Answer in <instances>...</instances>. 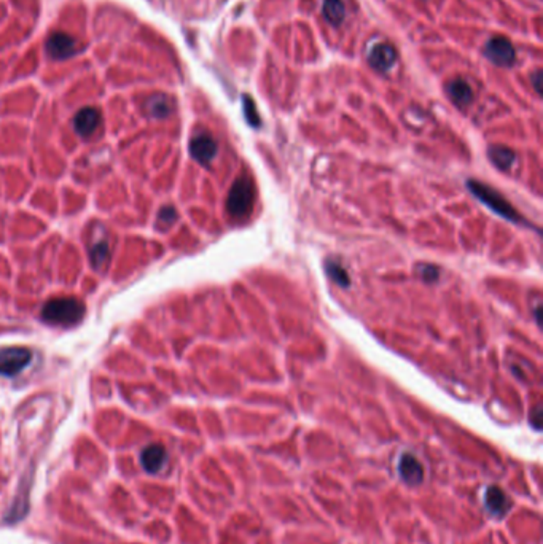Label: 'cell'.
I'll return each instance as SVG.
<instances>
[{"label":"cell","instance_id":"cell-1","mask_svg":"<svg viewBox=\"0 0 543 544\" xmlns=\"http://www.w3.org/2000/svg\"><path fill=\"white\" fill-rule=\"evenodd\" d=\"M85 315V304L77 298L50 299L42 309V319L55 326H73Z\"/></svg>","mask_w":543,"mask_h":544},{"label":"cell","instance_id":"cell-2","mask_svg":"<svg viewBox=\"0 0 543 544\" xmlns=\"http://www.w3.org/2000/svg\"><path fill=\"white\" fill-rule=\"evenodd\" d=\"M467 186L480 203L489 207V209H491L494 213H497L499 217L512 221V223H524L526 221L524 218H521V215L513 209V206L508 203L505 198H502L500 193L492 190L491 186H487L486 183L477 180H468Z\"/></svg>","mask_w":543,"mask_h":544},{"label":"cell","instance_id":"cell-3","mask_svg":"<svg viewBox=\"0 0 543 544\" xmlns=\"http://www.w3.org/2000/svg\"><path fill=\"white\" fill-rule=\"evenodd\" d=\"M255 191H253L252 181L247 177H241L234 181L226 199V209L230 215L236 218H243L252 210Z\"/></svg>","mask_w":543,"mask_h":544},{"label":"cell","instance_id":"cell-4","mask_svg":"<svg viewBox=\"0 0 543 544\" xmlns=\"http://www.w3.org/2000/svg\"><path fill=\"white\" fill-rule=\"evenodd\" d=\"M32 360V352L26 347L0 348V374L15 375L21 373Z\"/></svg>","mask_w":543,"mask_h":544},{"label":"cell","instance_id":"cell-5","mask_svg":"<svg viewBox=\"0 0 543 544\" xmlns=\"http://www.w3.org/2000/svg\"><path fill=\"white\" fill-rule=\"evenodd\" d=\"M485 55L492 64L499 67H508L515 63L516 53L510 40L505 37H494L485 46Z\"/></svg>","mask_w":543,"mask_h":544},{"label":"cell","instance_id":"cell-6","mask_svg":"<svg viewBox=\"0 0 543 544\" xmlns=\"http://www.w3.org/2000/svg\"><path fill=\"white\" fill-rule=\"evenodd\" d=\"M46 53L53 59H67L73 56L77 53V43L70 36H67L64 32H55L51 33L50 38L46 40Z\"/></svg>","mask_w":543,"mask_h":544},{"label":"cell","instance_id":"cell-7","mask_svg":"<svg viewBox=\"0 0 543 544\" xmlns=\"http://www.w3.org/2000/svg\"><path fill=\"white\" fill-rule=\"evenodd\" d=\"M217 151L218 146L216 139L211 137L209 134H198L196 137L191 139L190 153L198 163L209 164L211 161L217 156Z\"/></svg>","mask_w":543,"mask_h":544},{"label":"cell","instance_id":"cell-8","mask_svg":"<svg viewBox=\"0 0 543 544\" xmlns=\"http://www.w3.org/2000/svg\"><path fill=\"white\" fill-rule=\"evenodd\" d=\"M395 59H397V51L389 43H378L368 53V64H370L374 70L379 72H387L391 69Z\"/></svg>","mask_w":543,"mask_h":544},{"label":"cell","instance_id":"cell-9","mask_svg":"<svg viewBox=\"0 0 543 544\" xmlns=\"http://www.w3.org/2000/svg\"><path fill=\"white\" fill-rule=\"evenodd\" d=\"M399 474L406 484L416 486L424 479V466L414 455L404 454L399 460Z\"/></svg>","mask_w":543,"mask_h":544},{"label":"cell","instance_id":"cell-10","mask_svg":"<svg viewBox=\"0 0 543 544\" xmlns=\"http://www.w3.org/2000/svg\"><path fill=\"white\" fill-rule=\"evenodd\" d=\"M100 124V113L95 107H85L73 118V127L82 137H88Z\"/></svg>","mask_w":543,"mask_h":544},{"label":"cell","instance_id":"cell-11","mask_svg":"<svg viewBox=\"0 0 543 544\" xmlns=\"http://www.w3.org/2000/svg\"><path fill=\"white\" fill-rule=\"evenodd\" d=\"M485 503L489 513L495 517H504L508 511H510L512 501L508 498L504 490L499 487H489L485 494Z\"/></svg>","mask_w":543,"mask_h":544},{"label":"cell","instance_id":"cell-12","mask_svg":"<svg viewBox=\"0 0 543 544\" xmlns=\"http://www.w3.org/2000/svg\"><path fill=\"white\" fill-rule=\"evenodd\" d=\"M166 451L163 446L159 444H152V446H147L144 451H142V455H140V463H142V466L147 473H158L161 471V468L164 466L166 463Z\"/></svg>","mask_w":543,"mask_h":544},{"label":"cell","instance_id":"cell-13","mask_svg":"<svg viewBox=\"0 0 543 544\" xmlns=\"http://www.w3.org/2000/svg\"><path fill=\"white\" fill-rule=\"evenodd\" d=\"M446 91H448L449 99L459 107H465L473 100V91L470 88V85L462 78L451 80L446 86Z\"/></svg>","mask_w":543,"mask_h":544},{"label":"cell","instance_id":"cell-14","mask_svg":"<svg viewBox=\"0 0 543 544\" xmlns=\"http://www.w3.org/2000/svg\"><path fill=\"white\" fill-rule=\"evenodd\" d=\"M487 154H489V159H491V163H494V166L499 167L500 171L512 169V166L516 161L515 151L502 145H492L491 149L487 150Z\"/></svg>","mask_w":543,"mask_h":544},{"label":"cell","instance_id":"cell-15","mask_svg":"<svg viewBox=\"0 0 543 544\" xmlns=\"http://www.w3.org/2000/svg\"><path fill=\"white\" fill-rule=\"evenodd\" d=\"M172 100L164 96V94H157V96H152L149 100L145 102V110L153 118H164L169 115L172 112Z\"/></svg>","mask_w":543,"mask_h":544},{"label":"cell","instance_id":"cell-16","mask_svg":"<svg viewBox=\"0 0 543 544\" xmlns=\"http://www.w3.org/2000/svg\"><path fill=\"white\" fill-rule=\"evenodd\" d=\"M109 253L110 248L105 239L93 240V244L90 245V261L96 271L104 270L107 261H109Z\"/></svg>","mask_w":543,"mask_h":544},{"label":"cell","instance_id":"cell-17","mask_svg":"<svg viewBox=\"0 0 543 544\" xmlns=\"http://www.w3.org/2000/svg\"><path fill=\"white\" fill-rule=\"evenodd\" d=\"M322 13H324V18L332 26H339L344 21L346 6L343 0H324V4H322Z\"/></svg>","mask_w":543,"mask_h":544},{"label":"cell","instance_id":"cell-18","mask_svg":"<svg viewBox=\"0 0 543 544\" xmlns=\"http://www.w3.org/2000/svg\"><path fill=\"white\" fill-rule=\"evenodd\" d=\"M325 271H327V275L330 277L334 284L343 287V288H347L351 284V279L349 275H347L346 270L343 266H341L339 263H337V261L333 260H328L325 263Z\"/></svg>","mask_w":543,"mask_h":544},{"label":"cell","instance_id":"cell-19","mask_svg":"<svg viewBox=\"0 0 543 544\" xmlns=\"http://www.w3.org/2000/svg\"><path fill=\"white\" fill-rule=\"evenodd\" d=\"M244 112H246V118H247V121H249V124H252L253 127H258L260 126V117L257 113L255 104H253V100L249 96H244Z\"/></svg>","mask_w":543,"mask_h":544},{"label":"cell","instance_id":"cell-20","mask_svg":"<svg viewBox=\"0 0 543 544\" xmlns=\"http://www.w3.org/2000/svg\"><path fill=\"white\" fill-rule=\"evenodd\" d=\"M177 218V212L174 210V207H163V210L158 215V226L161 230H166L169 228L174 221Z\"/></svg>","mask_w":543,"mask_h":544},{"label":"cell","instance_id":"cell-21","mask_svg":"<svg viewBox=\"0 0 543 544\" xmlns=\"http://www.w3.org/2000/svg\"><path fill=\"white\" fill-rule=\"evenodd\" d=\"M418 272L422 277V280L427 282V284H433V282H437L438 277H440V271L438 267H435L432 265H421L418 266Z\"/></svg>","mask_w":543,"mask_h":544},{"label":"cell","instance_id":"cell-22","mask_svg":"<svg viewBox=\"0 0 543 544\" xmlns=\"http://www.w3.org/2000/svg\"><path fill=\"white\" fill-rule=\"evenodd\" d=\"M531 423H532V425H534L535 428L540 430V425H542V407H540V406H537V407L534 409Z\"/></svg>","mask_w":543,"mask_h":544},{"label":"cell","instance_id":"cell-23","mask_svg":"<svg viewBox=\"0 0 543 544\" xmlns=\"http://www.w3.org/2000/svg\"><path fill=\"white\" fill-rule=\"evenodd\" d=\"M540 78H542V73L540 72H535V75H534V88H535V91H537V92H540V88H542V85H540Z\"/></svg>","mask_w":543,"mask_h":544}]
</instances>
